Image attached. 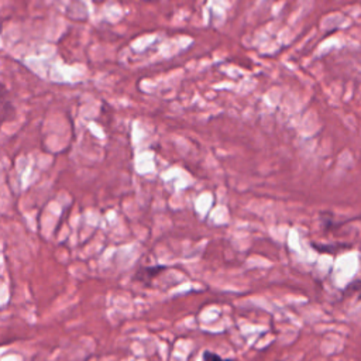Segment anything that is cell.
<instances>
[{"instance_id": "6da1fadb", "label": "cell", "mask_w": 361, "mask_h": 361, "mask_svg": "<svg viewBox=\"0 0 361 361\" xmlns=\"http://www.w3.org/2000/svg\"><path fill=\"white\" fill-rule=\"evenodd\" d=\"M203 360L204 361H233V360H228V358H223L219 354L212 353V351H204L203 353Z\"/></svg>"}]
</instances>
